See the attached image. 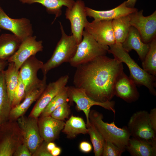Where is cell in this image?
Returning <instances> with one entry per match:
<instances>
[{
  "mask_svg": "<svg viewBox=\"0 0 156 156\" xmlns=\"http://www.w3.org/2000/svg\"><path fill=\"white\" fill-rule=\"evenodd\" d=\"M73 79L75 87L83 89L91 99L98 102L111 101L114 85L123 72L122 63L103 55L76 67Z\"/></svg>",
  "mask_w": 156,
  "mask_h": 156,
  "instance_id": "6da1fadb",
  "label": "cell"
},
{
  "mask_svg": "<svg viewBox=\"0 0 156 156\" xmlns=\"http://www.w3.org/2000/svg\"><path fill=\"white\" fill-rule=\"evenodd\" d=\"M109 47L108 52L112 54L115 59L127 65L130 71V78L136 84L147 87L152 94L155 96V76L149 74L141 68L131 58L128 52L123 49L121 43L115 42Z\"/></svg>",
  "mask_w": 156,
  "mask_h": 156,
  "instance_id": "7a4b0ae2",
  "label": "cell"
},
{
  "mask_svg": "<svg viewBox=\"0 0 156 156\" xmlns=\"http://www.w3.org/2000/svg\"><path fill=\"white\" fill-rule=\"evenodd\" d=\"M89 117L90 122L94 126L105 140L126 149L131 136L127 127L119 128L114 121L110 123L104 122L102 114L94 110H90Z\"/></svg>",
  "mask_w": 156,
  "mask_h": 156,
  "instance_id": "3957f363",
  "label": "cell"
},
{
  "mask_svg": "<svg viewBox=\"0 0 156 156\" xmlns=\"http://www.w3.org/2000/svg\"><path fill=\"white\" fill-rule=\"evenodd\" d=\"M61 37L57 42L51 57L41 69L43 75H46L51 70L63 63H69L76 53L78 44L72 35L68 36L65 33L61 23L59 22Z\"/></svg>",
  "mask_w": 156,
  "mask_h": 156,
  "instance_id": "277c9868",
  "label": "cell"
},
{
  "mask_svg": "<svg viewBox=\"0 0 156 156\" xmlns=\"http://www.w3.org/2000/svg\"><path fill=\"white\" fill-rule=\"evenodd\" d=\"M109 48L99 43L87 31L83 30L82 40L78 44L75 54L69 63L76 67L97 57L105 55Z\"/></svg>",
  "mask_w": 156,
  "mask_h": 156,
  "instance_id": "5b68a950",
  "label": "cell"
},
{
  "mask_svg": "<svg viewBox=\"0 0 156 156\" xmlns=\"http://www.w3.org/2000/svg\"><path fill=\"white\" fill-rule=\"evenodd\" d=\"M24 143L17 121L8 120L0 125V156H12Z\"/></svg>",
  "mask_w": 156,
  "mask_h": 156,
  "instance_id": "8992f818",
  "label": "cell"
},
{
  "mask_svg": "<svg viewBox=\"0 0 156 156\" xmlns=\"http://www.w3.org/2000/svg\"><path fill=\"white\" fill-rule=\"evenodd\" d=\"M148 114L144 110L135 113L130 117L127 127L132 137L156 142V132L151 126Z\"/></svg>",
  "mask_w": 156,
  "mask_h": 156,
  "instance_id": "52a82bcc",
  "label": "cell"
},
{
  "mask_svg": "<svg viewBox=\"0 0 156 156\" xmlns=\"http://www.w3.org/2000/svg\"><path fill=\"white\" fill-rule=\"evenodd\" d=\"M68 90L69 101L75 102L78 109L84 113L86 119L87 127L90 124L89 117L90 109L94 105L101 106L112 111L114 114L115 113V102L113 101L105 102L96 101L90 98L83 89L74 86H68Z\"/></svg>",
  "mask_w": 156,
  "mask_h": 156,
  "instance_id": "ba28073f",
  "label": "cell"
},
{
  "mask_svg": "<svg viewBox=\"0 0 156 156\" xmlns=\"http://www.w3.org/2000/svg\"><path fill=\"white\" fill-rule=\"evenodd\" d=\"M143 10H138L129 15L131 26L138 31L142 42L149 43L156 37V11L152 14L145 16Z\"/></svg>",
  "mask_w": 156,
  "mask_h": 156,
  "instance_id": "9c48e42d",
  "label": "cell"
},
{
  "mask_svg": "<svg viewBox=\"0 0 156 156\" xmlns=\"http://www.w3.org/2000/svg\"><path fill=\"white\" fill-rule=\"evenodd\" d=\"M84 2L81 0L75 1L70 8H67L65 15L70 22L72 35L78 44L82 40L83 29L88 21Z\"/></svg>",
  "mask_w": 156,
  "mask_h": 156,
  "instance_id": "30bf717a",
  "label": "cell"
},
{
  "mask_svg": "<svg viewBox=\"0 0 156 156\" xmlns=\"http://www.w3.org/2000/svg\"><path fill=\"white\" fill-rule=\"evenodd\" d=\"M38 118L23 115L16 121L26 144L32 155L44 141L39 132Z\"/></svg>",
  "mask_w": 156,
  "mask_h": 156,
  "instance_id": "8fae6325",
  "label": "cell"
},
{
  "mask_svg": "<svg viewBox=\"0 0 156 156\" xmlns=\"http://www.w3.org/2000/svg\"><path fill=\"white\" fill-rule=\"evenodd\" d=\"M0 29L8 30L22 42L33 36V30L30 20L26 18H12L1 8L0 9Z\"/></svg>",
  "mask_w": 156,
  "mask_h": 156,
  "instance_id": "7c38bea8",
  "label": "cell"
},
{
  "mask_svg": "<svg viewBox=\"0 0 156 156\" xmlns=\"http://www.w3.org/2000/svg\"><path fill=\"white\" fill-rule=\"evenodd\" d=\"M69 78L66 75L61 77L55 81L47 85L31 110L29 116L38 118L42 112L53 98L66 86Z\"/></svg>",
  "mask_w": 156,
  "mask_h": 156,
  "instance_id": "4fadbf2b",
  "label": "cell"
},
{
  "mask_svg": "<svg viewBox=\"0 0 156 156\" xmlns=\"http://www.w3.org/2000/svg\"><path fill=\"white\" fill-rule=\"evenodd\" d=\"M112 21L94 20L91 22L88 21L84 27L85 30L100 44L109 46L116 42Z\"/></svg>",
  "mask_w": 156,
  "mask_h": 156,
  "instance_id": "5bb4252c",
  "label": "cell"
},
{
  "mask_svg": "<svg viewBox=\"0 0 156 156\" xmlns=\"http://www.w3.org/2000/svg\"><path fill=\"white\" fill-rule=\"evenodd\" d=\"M43 64L34 55L27 59L21 66L19 77L25 86V93L42 82V79H39L37 74Z\"/></svg>",
  "mask_w": 156,
  "mask_h": 156,
  "instance_id": "9a60e30c",
  "label": "cell"
},
{
  "mask_svg": "<svg viewBox=\"0 0 156 156\" xmlns=\"http://www.w3.org/2000/svg\"><path fill=\"white\" fill-rule=\"evenodd\" d=\"M36 38V36L33 35L22 41L17 51L7 60L8 62H13L16 68L19 70L27 59L42 51L43 48L42 41H37Z\"/></svg>",
  "mask_w": 156,
  "mask_h": 156,
  "instance_id": "2e32d148",
  "label": "cell"
},
{
  "mask_svg": "<svg viewBox=\"0 0 156 156\" xmlns=\"http://www.w3.org/2000/svg\"><path fill=\"white\" fill-rule=\"evenodd\" d=\"M41 83L25 93L24 99L21 103L12 108L8 120L16 121L18 118L24 115L31 105L39 98L47 85L46 75H44Z\"/></svg>",
  "mask_w": 156,
  "mask_h": 156,
  "instance_id": "e0dca14e",
  "label": "cell"
},
{
  "mask_svg": "<svg viewBox=\"0 0 156 156\" xmlns=\"http://www.w3.org/2000/svg\"><path fill=\"white\" fill-rule=\"evenodd\" d=\"M114 91L115 95L129 103L136 101L139 97L136 84L123 71L116 79Z\"/></svg>",
  "mask_w": 156,
  "mask_h": 156,
  "instance_id": "ac0fdd59",
  "label": "cell"
},
{
  "mask_svg": "<svg viewBox=\"0 0 156 156\" xmlns=\"http://www.w3.org/2000/svg\"><path fill=\"white\" fill-rule=\"evenodd\" d=\"M38 123L40 135L47 143L53 142L58 138L65 123L64 121L55 119L50 116H40Z\"/></svg>",
  "mask_w": 156,
  "mask_h": 156,
  "instance_id": "d6986e66",
  "label": "cell"
},
{
  "mask_svg": "<svg viewBox=\"0 0 156 156\" xmlns=\"http://www.w3.org/2000/svg\"><path fill=\"white\" fill-rule=\"evenodd\" d=\"M138 10L135 8L127 7L125 1L116 7L110 10H96L86 7L87 16L93 18L94 20H113L121 17L129 15Z\"/></svg>",
  "mask_w": 156,
  "mask_h": 156,
  "instance_id": "ffe728a7",
  "label": "cell"
},
{
  "mask_svg": "<svg viewBox=\"0 0 156 156\" xmlns=\"http://www.w3.org/2000/svg\"><path fill=\"white\" fill-rule=\"evenodd\" d=\"M121 44L123 49L128 52L132 50H135L142 62L150 47L149 43L143 42L138 30L131 26L126 39Z\"/></svg>",
  "mask_w": 156,
  "mask_h": 156,
  "instance_id": "44dd1931",
  "label": "cell"
},
{
  "mask_svg": "<svg viewBox=\"0 0 156 156\" xmlns=\"http://www.w3.org/2000/svg\"><path fill=\"white\" fill-rule=\"evenodd\" d=\"M126 149L133 156H155L156 142L132 137L130 138Z\"/></svg>",
  "mask_w": 156,
  "mask_h": 156,
  "instance_id": "7402d4cb",
  "label": "cell"
},
{
  "mask_svg": "<svg viewBox=\"0 0 156 156\" xmlns=\"http://www.w3.org/2000/svg\"><path fill=\"white\" fill-rule=\"evenodd\" d=\"M19 1L24 4L38 3L41 4L45 7L48 13L55 15L53 22L61 15L63 6L70 8L75 2L74 0H19Z\"/></svg>",
  "mask_w": 156,
  "mask_h": 156,
  "instance_id": "603a6c76",
  "label": "cell"
},
{
  "mask_svg": "<svg viewBox=\"0 0 156 156\" xmlns=\"http://www.w3.org/2000/svg\"><path fill=\"white\" fill-rule=\"evenodd\" d=\"M21 42L12 34H1L0 36V60L7 61L17 51Z\"/></svg>",
  "mask_w": 156,
  "mask_h": 156,
  "instance_id": "cb8c5ba5",
  "label": "cell"
},
{
  "mask_svg": "<svg viewBox=\"0 0 156 156\" xmlns=\"http://www.w3.org/2000/svg\"><path fill=\"white\" fill-rule=\"evenodd\" d=\"M62 131L69 139L75 138L79 134H88V129L83 120L73 116L65 123Z\"/></svg>",
  "mask_w": 156,
  "mask_h": 156,
  "instance_id": "d4e9b609",
  "label": "cell"
},
{
  "mask_svg": "<svg viewBox=\"0 0 156 156\" xmlns=\"http://www.w3.org/2000/svg\"><path fill=\"white\" fill-rule=\"evenodd\" d=\"M8 68L3 70L10 102L12 105L15 90L18 83L19 70L13 62H8Z\"/></svg>",
  "mask_w": 156,
  "mask_h": 156,
  "instance_id": "484cf974",
  "label": "cell"
},
{
  "mask_svg": "<svg viewBox=\"0 0 156 156\" xmlns=\"http://www.w3.org/2000/svg\"><path fill=\"white\" fill-rule=\"evenodd\" d=\"M11 109L2 70L0 72V124L8 120Z\"/></svg>",
  "mask_w": 156,
  "mask_h": 156,
  "instance_id": "4316f807",
  "label": "cell"
},
{
  "mask_svg": "<svg viewBox=\"0 0 156 156\" xmlns=\"http://www.w3.org/2000/svg\"><path fill=\"white\" fill-rule=\"evenodd\" d=\"M112 25L115 42L122 44L126 39L131 26L129 16L112 20Z\"/></svg>",
  "mask_w": 156,
  "mask_h": 156,
  "instance_id": "83f0119b",
  "label": "cell"
},
{
  "mask_svg": "<svg viewBox=\"0 0 156 156\" xmlns=\"http://www.w3.org/2000/svg\"><path fill=\"white\" fill-rule=\"evenodd\" d=\"M69 101L68 86H65L53 98L40 114V116H50L57 107Z\"/></svg>",
  "mask_w": 156,
  "mask_h": 156,
  "instance_id": "f1b7e54d",
  "label": "cell"
},
{
  "mask_svg": "<svg viewBox=\"0 0 156 156\" xmlns=\"http://www.w3.org/2000/svg\"><path fill=\"white\" fill-rule=\"evenodd\" d=\"M149 50L142 62L143 69L149 74L156 76V38L150 43Z\"/></svg>",
  "mask_w": 156,
  "mask_h": 156,
  "instance_id": "f546056e",
  "label": "cell"
},
{
  "mask_svg": "<svg viewBox=\"0 0 156 156\" xmlns=\"http://www.w3.org/2000/svg\"><path fill=\"white\" fill-rule=\"evenodd\" d=\"M88 134L90 135L95 156H102L105 140L94 126L90 122L87 126Z\"/></svg>",
  "mask_w": 156,
  "mask_h": 156,
  "instance_id": "4dcf8cb0",
  "label": "cell"
},
{
  "mask_svg": "<svg viewBox=\"0 0 156 156\" xmlns=\"http://www.w3.org/2000/svg\"><path fill=\"white\" fill-rule=\"evenodd\" d=\"M125 150L110 141L105 140L102 156H120Z\"/></svg>",
  "mask_w": 156,
  "mask_h": 156,
  "instance_id": "1f68e13d",
  "label": "cell"
},
{
  "mask_svg": "<svg viewBox=\"0 0 156 156\" xmlns=\"http://www.w3.org/2000/svg\"><path fill=\"white\" fill-rule=\"evenodd\" d=\"M70 114L69 106L67 102L57 107L51 113L50 116L55 119L63 121L68 118Z\"/></svg>",
  "mask_w": 156,
  "mask_h": 156,
  "instance_id": "d6a6232c",
  "label": "cell"
},
{
  "mask_svg": "<svg viewBox=\"0 0 156 156\" xmlns=\"http://www.w3.org/2000/svg\"><path fill=\"white\" fill-rule=\"evenodd\" d=\"M25 95V86L19 77L18 83L14 94L11 105L12 108L21 103V101L24 98Z\"/></svg>",
  "mask_w": 156,
  "mask_h": 156,
  "instance_id": "836d02e7",
  "label": "cell"
},
{
  "mask_svg": "<svg viewBox=\"0 0 156 156\" xmlns=\"http://www.w3.org/2000/svg\"><path fill=\"white\" fill-rule=\"evenodd\" d=\"M47 143L43 141L38 147L32 156H52L51 152L47 149Z\"/></svg>",
  "mask_w": 156,
  "mask_h": 156,
  "instance_id": "e575fe53",
  "label": "cell"
},
{
  "mask_svg": "<svg viewBox=\"0 0 156 156\" xmlns=\"http://www.w3.org/2000/svg\"><path fill=\"white\" fill-rule=\"evenodd\" d=\"M13 156H32V154L27 145L24 143L18 147Z\"/></svg>",
  "mask_w": 156,
  "mask_h": 156,
  "instance_id": "d590c367",
  "label": "cell"
},
{
  "mask_svg": "<svg viewBox=\"0 0 156 156\" xmlns=\"http://www.w3.org/2000/svg\"><path fill=\"white\" fill-rule=\"evenodd\" d=\"M149 119L151 126L156 132V108H154L151 109L148 114Z\"/></svg>",
  "mask_w": 156,
  "mask_h": 156,
  "instance_id": "8d00e7d4",
  "label": "cell"
},
{
  "mask_svg": "<svg viewBox=\"0 0 156 156\" xmlns=\"http://www.w3.org/2000/svg\"><path fill=\"white\" fill-rule=\"evenodd\" d=\"M79 148L82 152L84 153H88L91 151L92 146L89 142L86 141H83L80 143Z\"/></svg>",
  "mask_w": 156,
  "mask_h": 156,
  "instance_id": "74e56055",
  "label": "cell"
},
{
  "mask_svg": "<svg viewBox=\"0 0 156 156\" xmlns=\"http://www.w3.org/2000/svg\"><path fill=\"white\" fill-rule=\"evenodd\" d=\"M61 151V148L56 146L51 151V153L52 156H57L60 154Z\"/></svg>",
  "mask_w": 156,
  "mask_h": 156,
  "instance_id": "f35d334b",
  "label": "cell"
},
{
  "mask_svg": "<svg viewBox=\"0 0 156 156\" xmlns=\"http://www.w3.org/2000/svg\"><path fill=\"white\" fill-rule=\"evenodd\" d=\"M137 0H127L126 1V6L129 8H134Z\"/></svg>",
  "mask_w": 156,
  "mask_h": 156,
  "instance_id": "ab89813d",
  "label": "cell"
},
{
  "mask_svg": "<svg viewBox=\"0 0 156 156\" xmlns=\"http://www.w3.org/2000/svg\"><path fill=\"white\" fill-rule=\"evenodd\" d=\"M8 63L7 60H0V72L4 70L5 67L8 66Z\"/></svg>",
  "mask_w": 156,
  "mask_h": 156,
  "instance_id": "60d3db41",
  "label": "cell"
},
{
  "mask_svg": "<svg viewBox=\"0 0 156 156\" xmlns=\"http://www.w3.org/2000/svg\"><path fill=\"white\" fill-rule=\"evenodd\" d=\"M56 146L54 143L53 142H51L47 143V146L48 150L51 152V151Z\"/></svg>",
  "mask_w": 156,
  "mask_h": 156,
  "instance_id": "b9f144b4",
  "label": "cell"
},
{
  "mask_svg": "<svg viewBox=\"0 0 156 156\" xmlns=\"http://www.w3.org/2000/svg\"><path fill=\"white\" fill-rule=\"evenodd\" d=\"M1 8V5H0V9Z\"/></svg>",
  "mask_w": 156,
  "mask_h": 156,
  "instance_id": "7bdbcfd3",
  "label": "cell"
},
{
  "mask_svg": "<svg viewBox=\"0 0 156 156\" xmlns=\"http://www.w3.org/2000/svg\"><path fill=\"white\" fill-rule=\"evenodd\" d=\"M1 29H0V32H1Z\"/></svg>",
  "mask_w": 156,
  "mask_h": 156,
  "instance_id": "ee69618b",
  "label": "cell"
},
{
  "mask_svg": "<svg viewBox=\"0 0 156 156\" xmlns=\"http://www.w3.org/2000/svg\"><path fill=\"white\" fill-rule=\"evenodd\" d=\"M0 125H1V124H0Z\"/></svg>",
  "mask_w": 156,
  "mask_h": 156,
  "instance_id": "f6af8a7d",
  "label": "cell"
}]
</instances>
